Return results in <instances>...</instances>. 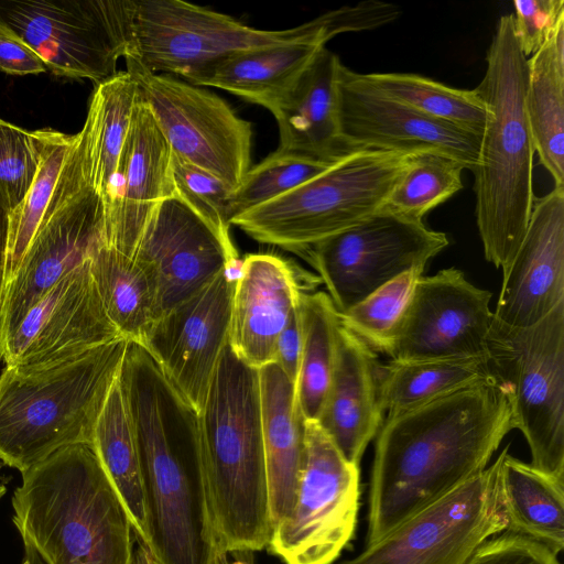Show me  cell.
<instances>
[{
    "label": "cell",
    "mask_w": 564,
    "mask_h": 564,
    "mask_svg": "<svg viewBox=\"0 0 564 564\" xmlns=\"http://www.w3.org/2000/svg\"><path fill=\"white\" fill-rule=\"evenodd\" d=\"M118 382L139 458L152 564H225L205 474L199 416L155 360L128 341Z\"/></svg>",
    "instance_id": "1"
},
{
    "label": "cell",
    "mask_w": 564,
    "mask_h": 564,
    "mask_svg": "<svg viewBox=\"0 0 564 564\" xmlns=\"http://www.w3.org/2000/svg\"><path fill=\"white\" fill-rule=\"evenodd\" d=\"M293 268L271 253L246 256L235 280L228 344L247 365L274 362L276 343L300 302Z\"/></svg>",
    "instance_id": "23"
},
{
    "label": "cell",
    "mask_w": 564,
    "mask_h": 564,
    "mask_svg": "<svg viewBox=\"0 0 564 564\" xmlns=\"http://www.w3.org/2000/svg\"><path fill=\"white\" fill-rule=\"evenodd\" d=\"M379 369L376 352L339 323L333 375L317 422L343 456L358 466L384 420Z\"/></svg>",
    "instance_id": "24"
},
{
    "label": "cell",
    "mask_w": 564,
    "mask_h": 564,
    "mask_svg": "<svg viewBox=\"0 0 564 564\" xmlns=\"http://www.w3.org/2000/svg\"><path fill=\"white\" fill-rule=\"evenodd\" d=\"M513 429L497 378L387 415L376 435L367 545L485 470Z\"/></svg>",
    "instance_id": "2"
},
{
    "label": "cell",
    "mask_w": 564,
    "mask_h": 564,
    "mask_svg": "<svg viewBox=\"0 0 564 564\" xmlns=\"http://www.w3.org/2000/svg\"><path fill=\"white\" fill-rule=\"evenodd\" d=\"M300 303V302H299ZM302 350V329L299 306L291 314L276 343L274 362L294 383L297 378Z\"/></svg>",
    "instance_id": "45"
},
{
    "label": "cell",
    "mask_w": 564,
    "mask_h": 564,
    "mask_svg": "<svg viewBox=\"0 0 564 564\" xmlns=\"http://www.w3.org/2000/svg\"><path fill=\"white\" fill-rule=\"evenodd\" d=\"M0 70L22 76L45 73L47 69L26 43L0 26Z\"/></svg>",
    "instance_id": "44"
},
{
    "label": "cell",
    "mask_w": 564,
    "mask_h": 564,
    "mask_svg": "<svg viewBox=\"0 0 564 564\" xmlns=\"http://www.w3.org/2000/svg\"><path fill=\"white\" fill-rule=\"evenodd\" d=\"M134 0H0V26L26 43L52 74L113 77L133 45Z\"/></svg>",
    "instance_id": "11"
},
{
    "label": "cell",
    "mask_w": 564,
    "mask_h": 564,
    "mask_svg": "<svg viewBox=\"0 0 564 564\" xmlns=\"http://www.w3.org/2000/svg\"><path fill=\"white\" fill-rule=\"evenodd\" d=\"M42 147L37 172L22 202L8 214L3 289L13 279L40 226L74 134L41 129Z\"/></svg>",
    "instance_id": "36"
},
{
    "label": "cell",
    "mask_w": 564,
    "mask_h": 564,
    "mask_svg": "<svg viewBox=\"0 0 564 564\" xmlns=\"http://www.w3.org/2000/svg\"><path fill=\"white\" fill-rule=\"evenodd\" d=\"M127 345L118 338L44 368L6 367L0 375V459L22 474L64 446L93 445Z\"/></svg>",
    "instance_id": "6"
},
{
    "label": "cell",
    "mask_w": 564,
    "mask_h": 564,
    "mask_svg": "<svg viewBox=\"0 0 564 564\" xmlns=\"http://www.w3.org/2000/svg\"><path fill=\"white\" fill-rule=\"evenodd\" d=\"M102 202L90 173L89 133L73 135L40 226L0 301V343L59 280L105 243ZM106 245V243H105Z\"/></svg>",
    "instance_id": "9"
},
{
    "label": "cell",
    "mask_w": 564,
    "mask_h": 564,
    "mask_svg": "<svg viewBox=\"0 0 564 564\" xmlns=\"http://www.w3.org/2000/svg\"><path fill=\"white\" fill-rule=\"evenodd\" d=\"M464 166L433 152L414 153L382 209L423 220L424 216L463 188Z\"/></svg>",
    "instance_id": "38"
},
{
    "label": "cell",
    "mask_w": 564,
    "mask_h": 564,
    "mask_svg": "<svg viewBox=\"0 0 564 564\" xmlns=\"http://www.w3.org/2000/svg\"><path fill=\"white\" fill-rule=\"evenodd\" d=\"M424 269L406 271L344 313L339 323L375 352L389 355Z\"/></svg>",
    "instance_id": "37"
},
{
    "label": "cell",
    "mask_w": 564,
    "mask_h": 564,
    "mask_svg": "<svg viewBox=\"0 0 564 564\" xmlns=\"http://www.w3.org/2000/svg\"><path fill=\"white\" fill-rule=\"evenodd\" d=\"M8 232V214L0 209V301L3 289L6 248Z\"/></svg>",
    "instance_id": "46"
},
{
    "label": "cell",
    "mask_w": 564,
    "mask_h": 564,
    "mask_svg": "<svg viewBox=\"0 0 564 564\" xmlns=\"http://www.w3.org/2000/svg\"><path fill=\"white\" fill-rule=\"evenodd\" d=\"M337 91L340 134L350 151L433 152L449 156L470 171L477 166L481 135L380 94L343 63Z\"/></svg>",
    "instance_id": "19"
},
{
    "label": "cell",
    "mask_w": 564,
    "mask_h": 564,
    "mask_svg": "<svg viewBox=\"0 0 564 564\" xmlns=\"http://www.w3.org/2000/svg\"><path fill=\"white\" fill-rule=\"evenodd\" d=\"M359 466L348 462L317 421L305 420V463L291 516L268 551L284 564H333L354 536Z\"/></svg>",
    "instance_id": "14"
},
{
    "label": "cell",
    "mask_w": 564,
    "mask_h": 564,
    "mask_svg": "<svg viewBox=\"0 0 564 564\" xmlns=\"http://www.w3.org/2000/svg\"><path fill=\"white\" fill-rule=\"evenodd\" d=\"M487 356L531 465L564 481V303L530 327L494 319Z\"/></svg>",
    "instance_id": "10"
},
{
    "label": "cell",
    "mask_w": 564,
    "mask_h": 564,
    "mask_svg": "<svg viewBox=\"0 0 564 564\" xmlns=\"http://www.w3.org/2000/svg\"><path fill=\"white\" fill-rule=\"evenodd\" d=\"M138 96L137 83L127 70L96 85L91 94L85 123L89 132L91 182L104 208L111 194Z\"/></svg>",
    "instance_id": "32"
},
{
    "label": "cell",
    "mask_w": 564,
    "mask_h": 564,
    "mask_svg": "<svg viewBox=\"0 0 564 564\" xmlns=\"http://www.w3.org/2000/svg\"><path fill=\"white\" fill-rule=\"evenodd\" d=\"M513 31L523 55L529 58L564 22L563 0H516Z\"/></svg>",
    "instance_id": "42"
},
{
    "label": "cell",
    "mask_w": 564,
    "mask_h": 564,
    "mask_svg": "<svg viewBox=\"0 0 564 564\" xmlns=\"http://www.w3.org/2000/svg\"><path fill=\"white\" fill-rule=\"evenodd\" d=\"M13 523L48 564H133L126 507L90 444L64 446L22 473Z\"/></svg>",
    "instance_id": "4"
},
{
    "label": "cell",
    "mask_w": 564,
    "mask_h": 564,
    "mask_svg": "<svg viewBox=\"0 0 564 564\" xmlns=\"http://www.w3.org/2000/svg\"><path fill=\"white\" fill-rule=\"evenodd\" d=\"M175 194L180 196L228 243H232L229 227V199L232 192L218 177L191 164L172 152Z\"/></svg>",
    "instance_id": "41"
},
{
    "label": "cell",
    "mask_w": 564,
    "mask_h": 564,
    "mask_svg": "<svg viewBox=\"0 0 564 564\" xmlns=\"http://www.w3.org/2000/svg\"><path fill=\"white\" fill-rule=\"evenodd\" d=\"M40 130H26L0 118V209L11 213L31 187L41 159Z\"/></svg>",
    "instance_id": "40"
},
{
    "label": "cell",
    "mask_w": 564,
    "mask_h": 564,
    "mask_svg": "<svg viewBox=\"0 0 564 564\" xmlns=\"http://www.w3.org/2000/svg\"><path fill=\"white\" fill-rule=\"evenodd\" d=\"M230 268L155 321L141 345L197 413L228 343L236 280Z\"/></svg>",
    "instance_id": "20"
},
{
    "label": "cell",
    "mask_w": 564,
    "mask_h": 564,
    "mask_svg": "<svg viewBox=\"0 0 564 564\" xmlns=\"http://www.w3.org/2000/svg\"><path fill=\"white\" fill-rule=\"evenodd\" d=\"M367 29L359 4L327 11L299 26L269 31L183 0H134L130 55L148 70L189 82L231 55L300 41L330 39ZM126 57V58H127Z\"/></svg>",
    "instance_id": "7"
},
{
    "label": "cell",
    "mask_w": 564,
    "mask_h": 564,
    "mask_svg": "<svg viewBox=\"0 0 564 564\" xmlns=\"http://www.w3.org/2000/svg\"><path fill=\"white\" fill-rule=\"evenodd\" d=\"M414 153L358 150L231 220L252 239L293 252L381 210Z\"/></svg>",
    "instance_id": "8"
},
{
    "label": "cell",
    "mask_w": 564,
    "mask_h": 564,
    "mask_svg": "<svg viewBox=\"0 0 564 564\" xmlns=\"http://www.w3.org/2000/svg\"><path fill=\"white\" fill-rule=\"evenodd\" d=\"M235 560L231 564H254L251 551L232 552Z\"/></svg>",
    "instance_id": "49"
},
{
    "label": "cell",
    "mask_w": 564,
    "mask_h": 564,
    "mask_svg": "<svg viewBox=\"0 0 564 564\" xmlns=\"http://www.w3.org/2000/svg\"><path fill=\"white\" fill-rule=\"evenodd\" d=\"M488 356L390 360L379 369V402L392 415L495 380Z\"/></svg>",
    "instance_id": "30"
},
{
    "label": "cell",
    "mask_w": 564,
    "mask_h": 564,
    "mask_svg": "<svg viewBox=\"0 0 564 564\" xmlns=\"http://www.w3.org/2000/svg\"><path fill=\"white\" fill-rule=\"evenodd\" d=\"M24 555L21 564H48L47 561L28 541H23Z\"/></svg>",
    "instance_id": "47"
},
{
    "label": "cell",
    "mask_w": 564,
    "mask_h": 564,
    "mask_svg": "<svg viewBox=\"0 0 564 564\" xmlns=\"http://www.w3.org/2000/svg\"><path fill=\"white\" fill-rule=\"evenodd\" d=\"M225 564H229V563L226 561Z\"/></svg>",
    "instance_id": "51"
},
{
    "label": "cell",
    "mask_w": 564,
    "mask_h": 564,
    "mask_svg": "<svg viewBox=\"0 0 564 564\" xmlns=\"http://www.w3.org/2000/svg\"><path fill=\"white\" fill-rule=\"evenodd\" d=\"M262 436L272 528L294 508L305 463V420L295 383L275 364L259 369Z\"/></svg>",
    "instance_id": "26"
},
{
    "label": "cell",
    "mask_w": 564,
    "mask_h": 564,
    "mask_svg": "<svg viewBox=\"0 0 564 564\" xmlns=\"http://www.w3.org/2000/svg\"><path fill=\"white\" fill-rule=\"evenodd\" d=\"M93 447L121 498L138 542L147 541V521L134 438L117 381L95 427Z\"/></svg>",
    "instance_id": "34"
},
{
    "label": "cell",
    "mask_w": 564,
    "mask_h": 564,
    "mask_svg": "<svg viewBox=\"0 0 564 564\" xmlns=\"http://www.w3.org/2000/svg\"><path fill=\"white\" fill-rule=\"evenodd\" d=\"M118 338L122 337L106 314L87 260L28 311L0 343V359L6 367L44 368Z\"/></svg>",
    "instance_id": "18"
},
{
    "label": "cell",
    "mask_w": 564,
    "mask_h": 564,
    "mask_svg": "<svg viewBox=\"0 0 564 564\" xmlns=\"http://www.w3.org/2000/svg\"><path fill=\"white\" fill-rule=\"evenodd\" d=\"M326 43L308 40L241 52L208 66L187 83L220 88L271 110Z\"/></svg>",
    "instance_id": "27"
},
{
    "label": "cell",
    "mask_w": 564,
    "mask_h": 564,
    "mask_svg": "<svg viewBox=\"0 0 564 564\" xmlns=\"http://www.w3.org/2000/svg\"><path fill=\"white\" fill-rule=\"evenodd\" d=\"M138 86L173 153L221 180L234 193L251 167V123L216 94L127 57Z\"/></svg>",
    "instance_id": "13"
},
{
    "label": "cell",
    "mask_w": 564,
    "mask_h": 564,
    "mask_svg": "<svg viewBox=\"0 0 564 564\" xmlns=\"http://www.w3.org/2000/svg\"><path fill=\"white\" fill-rule=\"evenodd\" d=\"M339 57L323 47L291 90L270 110L276 120V150L334 163L354 152L341 139L337 78Z\"/></svg>",
    "instance_id": "25"
},
{
    "label": "cell",
    "mask_w": 564,
    "mask_h": 564,
    "mask_svg": "<svg viewBox=\"0 0 564 564\" xmlns=\"http://www.w3.org/2000/svg\"><path fill=\"white\" fill-rule=\"evenodd\" d=\"M449 243L423 220L381 209L357 225L305 248L338 313L389 281L426 263Z\"/></svg>",
    "instance_id": "12"
},
{
    "label": "cell",
    "mask_w": 564,
    "mask_h": 564,
    "mask_svg": "<svg viewBox=\"0 0 564 564\" xmlns=\"http://www.w3.org/2000/svg\"><path fill=\"white\" fill-rule=\"evenodd\" d=\"M4 494H6V487L0 484V499L4 496Z\"/></svg>",
    "instance_id": "50"
},
{
    "label": "cell",
    "mask_w": 564,
    "mask_h": 564,
    "mask_svg": "<svg viewBox=\"0 0 564 564\" xmlns=\"http://www.w3.org/2000/svg\"><path fill=\"white\" fill-rule=\"evenodd\" d=\"M133 564H152L147 549L141 543H139V547L133 553Z\"/></svg>",
    "instance_id": "48"
},
{
    "label": "cell",
    "mask_w": 564,
    "mask_h": 564,
    "mask_svg": "<svg viewBox=\"0 0 564 564\" xmlns=\"http://www.w3.org/2000/svg\"><path fill=\"white\" fill-rule=\"evenodd\" d=\"M525 110L540 163L564 185V22L528 58Z\"/></svg>",
    "instance_id": "29"
},
{
    "label": "cell",
    "mask_w": 564,
    "mask_h": 564,
    "mask_svg": "<svg viewBox=\"0 0 564 564\" xmlns=\"http://www.w3.org/2000/svg\"><path fill=\"white\" fill-rule=\"evenodd\" d=\"M501 452L500 489L506 531L540 542L558 554L564 549V481Z\"/></svg>",
    "instance_id": "28"
},
{
    "label": "cell",
    "mask_w": 564,
    "mask_h": 564,
    "mask_svg": "<svg viewBox=\"0 0 564 564\" xmlns=\"http://www.w3.org/2000/svg\"><path fill=\"white\" fill-rule=\"evenodd\" d=\"M334 163L275 150L262 162L251 166L239 187L231 194L230 224L235 217L282 196L326 171Z\"/></svg>",
    "instance_id": "39"
},
{
    "label": "cell",
    "mask_w": 564,
    "mask_h": 564,
    "mask_svg": "<svg viewBox=\"0 0 564 564\" xmlns=\"http://www.w3.org/2000/svg\"><path fill=\"white\" fill-rule=\"evenodd\" d=\"M465 564H561L544 544L506 531L486 540Z\"/></svg>",
    "instance_id": "43"
},
{
    "label": "cell",
    "mask_w": 564,
    "mask_h": 564,
    "mask_svg": "<svg viewBox=\"0 0 564 564\" xmlns=\"http://www.w3.org/2000/svg\"><path fill=\"white\" fill-rule=\"evenodd\" d=\"M501 454L480 474L340 564H465L508 527Z\"/></svg>",
    "instance_id": "15"
},
{
    "label": "cell",
    "mask_w": 564,
    "mask_h": 564,
    "mask_svg": "<svg viewBox=\"0 0 564 564\" xmlns=\"http://www.w3.org/2000/svg\"><path fill=\"white\" fill-rule=\"evenodd\" d=\"M358 79L380 94L431 118L481 135L487 109L474 89L454 88L408 73H357Z\"/></svg>",
    "instance_id": "35"
},
{
    "label": "cell",
    "mask_w": 564,
    "mask_h": 564,
    "mask_svg": "<svg viewBox=\"0 0 564 564\" xmlns=\"http://www.w3.org/2000/svg\"><path fill=\"white\" fill-rule=\"evenodd\" d=\"M133 260L152 283L159 319L230 268L237 251L175 194L153 209Z\"/></svg>",
    "instance_id": "17"
},
{
    "label": "cell",
    "mask_w": 564,
    "mask_h": 564,
    "mask_svg": "<svg viewBox=\"0 0 564 564\" xmlns=\"http://www.w3.org/2000/svg\"><path fill=\"white\" fill-rule=\"evenodd\" d=\"M89 268L110 322L123 339L142 345L158 319L155 292L145 272L105 243L93 251Z\"/></svg>",
    "instance_id": "31"
},
{
    "label": "cell",
    "mask_w": 564,
    "mask_h": 564,
    "mask_svg": "<svg viewBox=\"0 0 564 564\" xmlns=\"http://www.w3.org/2000/svg\"><path fill=\"white\" fill-rule=\"evenodd\" d=\"M173 195L171 147L152 110L138 96L104 208L105 243L133 259L153 209Z\"/></svg>",
    "instance_id": "21"
},
{
    "label": "cell",
    "mask_w": 564,
    "mask_h": 564,
    "mask_svg": "<svg viewBox=\"0 0 564 564\" xmlns=\"http://www.w3.org/2000/svg\"><path fill=\"white\" fill-rule=\"evenodd\" d=\"M528 58L501 15L475 90L487 109L474 174L475 215L487 261L505 271L524 237L532 206L535 149L525 110Z\"/></svg>",
    "instance_id": "3"
},
{
    "label": "cell",
    "mask_w": 564,
    "mask_h": 564,
    "mask_svg": "<svg viewBox=\"0 0 564 564\" xmlns=\"http://www.w3.org/2000/svg\"><path fill=\"white\" fill-rule=\"evenodd\" d=\"M491 293L447 268L421 276L388 355L391 360L487 356Z\"/></svg>",
    "instance_id": "16"
},
{
    "label": "cell",
    "mask_w": 564,
    "mask_h": 564,
    "mask_svg": "<svg viewBox=\"0 0 564 564\" xmlns=\"http://www.w3.org/2000/svg\"><path fill=\"white\" fill-rule=\"evenodd\" d=\"M302 350L295 394L304 420L317 421L330 383L339 326L338 312L323 291L300 295Z\"/></svg>",
    "instance_id": "33"
},
{
    "label": "cell",
    "mask_w": 564,
    "mask_h": 564,
    "mask_svg": "<svg viewBox=\"0 0 564 564\" xmlns=\"http://www.w3.org/2000/svg\"><path fill=\"white\" fill-rule=\"evenodd\" d=\"M216 531L226 553L267 547L270 516L259 369L227 343L198 413Z\"/></svg>",
    "instance_id": "5"
},
{
    "label": "cell",
    "mask_w": 564,
    "mask_h": 564,
    "mask_svg": "<svg viewBox=\"0 0 564 564\" xmlns=\"http://www.w3.org/2000/svg\"><path fill=\"white\" fill-rule=\"evenodd\" d=\"M564 303V185L534 198L524 237L508 268L494 311L497 322L530 327Z\"/></svg>",
    "instance_id": "22"
}]
</instances>
